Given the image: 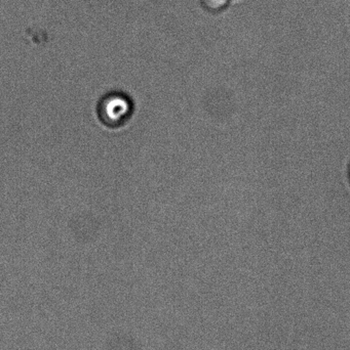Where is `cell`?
<instances>
[{"label": "cell", "instance_id": "cell-1", "mask_svg": "<svg viewBox=\"0 0 350 350\" xmlns=\"http://www.w3.org/2000/svg\"><path fill=\"white\" fill-rule=\"evenodd\" d=\"M131 112V102L121 94H108L101 100L99 106V116L108 126H118L127 122Z\"/></svg>", "mask_w": 350, "mask_h": 350}, {"label": "cell", "instance_id": "cell-2", "mask_svg": "<svg viewBox=\"0 0 350 350\" xmlns=\"http://www.w3.org/2000/svg\"><path fill=\"white\" fill-rule=\"evenodd\" d=\"M199 2L205 12L217 14L225 12L232 4V0H199Z\"/></svg>", "mask_w": 350, "mask_h": 350}]
</instances>
